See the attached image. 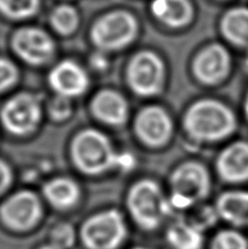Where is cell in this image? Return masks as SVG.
<instances>
[{"mask_svg": "<svg viewBox=\"0 0 248 249\" xmlns=\"http://www.w3.org/2000/svg\"><path fill=\"white\" fill-rule=\"evenodd\" d=\"M185 125L195 138L201 140H218L232 133L235 117L220 102L202 100L187 111Z\"/></svg>", "mask_w": 248, "mask_h": 249, "instance_id": "6da1fadb", "label": "cell"}, {"mask_svg": "<svg viewBox=\"0 0 248 249\" xmlns=\"http://www.w3.org/2000/svg\"><path fill=\"white\" fill-rule=\"evenodd\" d=\"M73 158L80 170L88 174H100L116 165L117 155L104 134L84 130L74 139Z\"/></svg>", "mask_w": 248, "mask_h": 249, "instance_id": "7a4b0ae2", "label": "cell"}, {"mask_svg": "<svg viewBox=\"0 0 248 249\" xmlns=\"http://www.w3.org/2000/svg\"><path fill=\"white\" fill-rule=\"evenodd\" d=\"M128 203L136 223L147 230L157 228L165 214L170 212L169 203L164 199L160 189L151 180H142L134 185Z\"/></svg>", "mask_w": 248, "mask_h": 249, "instance_id": "3957f363", "label": "cell"}, {"mask_svg": "<svg viewBox=\"0 0 248 249\" xmlns=\"http://www.w3.org/2000/svg\"><path fill=\"white\" fill-rule=\"evenodd\" d=\"M138 22L131 12L123 9L106 12L95 22L91 31L94 43L105 50L128 45L136 34Z\"/></svg>", "mask_w": 248, "mask_h": 249, "instance_id": "277c9868", "label": "cell"}, {"mask_svg": "<svg viewBox=\"0 0 248 249\" xmlns=\"http://www.w3.org/2000/svg\"><path fill=\"white\" fill-rule=\"evenodd\" d=\"M173 196L169 209H186L204 198L209 191V177L197 163H186L177 168L172 177Z\"/></svg>", "mask_w": 248, "mask_h": 249, "instance_id": "5b68a950", "label": "cell"}, {"mask_svg": "<svg viewBox=\"0 0 248 249\" xmlns=\"http://www.w3.org/2000/svg\"><path fill=\"white\" fill-rule=\"evenodd\" d=\"M125 236L123 218L116 211L91 216L82 228V240L88 249H117Z\"/></svg>", "mask_w": 248, "mask_h": 249, "instance_id": "8992f818", "label": "cell"}, {"mask_svg": "<svg viewBox=\"0 0 248 249\" xmlns=\"http://www.w3.org/2000/svg\"><path fill=\"white\" fill-rule=\"evenodd\" d=\"M128 79L136 94L142 96L157 94L164 79V66L160 58L151 51L134 56L129 65Z\"/></svg>", "mask_w": 248, "mask_h": 249, "instance_id": "52a82bcc", "label": "cell"}, {"mask_svg": "<svg viewBox=\"0 0 248 249\" xmlns=\"http://www.w3.org/2000/svg\"><path fill=\"white\" fill-rule=\"evenodd\" d=\"M40 118V107L35 97L21 94L10 100L1 111L5 128L16 135L28 134L35 128Z\"/></svg>", "mask_w": 248, "mask_h": 249, "instance_id": "ba28073f", "label": "cell"}, {"mask_svg": "<svg viewBox=\"0 0 248 249\" xmlns=\"http://www.w3.org/2000/svg\"><path fill=\"white\" fill-rule=\"evenodd\" d=\"M16 53L32 65H41L50 60L55 46L50 36L39 28H22L15 34Z\"/></svg>", "mask_w": 248, "mask_h": 249, "instance_id": "9c48e42d", "label": "cell"}, {"mask_svg": "<svg viewBox=\"0 0 248 249\" xmlns=\"http://www.w3.org/2000/svg\"><path fill=\"white\" fill-rule=\"evenodd\" d=\"M5 223L15 230H27L38 221L40 204L31 192H19L10 197L1 208Z\"/></svg>", "mask_w": 248, "mask_h": 249, "instance_id": "30bf717a", "label": "cell"}, {"mask_svg": "<svg viewBox=\"0 0 248 249\" xmlns=\"http://www.w3.org/2000/svg\"><path fill=\"white\" fill-rule=\"evenodd\" d=\"M135 128L143 142L150 146H160L170 136L172 122L160 107L151 106L140 112Z\"/></svg>", "mask_w": 248, "mask_h": 249, "instance_id": "8fae6325", "label": "cell"}, {"mask_svg": "<svg viewBox=\"0 0 248 249\" xmlns=\"http://www.w3.org/2000/svg\"><path fill=\"white\" fill-rule=\"evenodd\" d=\"M230 68V56L220 45H212L202 51L196 58L194 71L198 79L213 84L223 79Z\"/></svg>", "mask_w": 248, "mask_h": 249, "instance_id": "7c38bea8", "label": "cell"}, {"mask_svg": "<svg viewBox=\"0 0 248 249\" xmlns=\"http://www.w3.org/2000/svg\"><path fill=\"white\" fill-rule=\"evenodd\" d=\"M51 87L60 96H77L88 87V77L84 71L72 61H63L56 66L49 77Z\"/></svg>", "mask_w": 248, "mask_h": 249, "instance_id": "4fadbf2b", "label": "cell"}, {"mask_svg": "<svg viewBox=\"0 0 248 249\" xmlns=\"http://www.w3.org/2000/svg\"><path fill=\"white\" fill-rule=\"evenodd\" d=\"M221 177L231 182L248 180V143L235 142L224 150L218 160Z\"/></svg>", "mask_w": 248, "mask_h": 249, "instance_id": "5bb4252c", "label": "cell"}, {"mask_svg": "<svg viewBox=\"0 0 248 249\" xmlns=\"http://www.w3.org/2000/svg\"><path fill=\"white\" fill-rule=\"evenodd\" d=\"M150 10L156 18L173 28L186 26L194 18L191 0H152Z\"/></svg>", "mask_w": 248, "mask_h": 249, "instance_id": "9a60e30c", "label": "cell"}, {"mask_svg": "<svg viewBox=\"0 0 248 249\" xmlns=\"http://www.w3.org/2000/svg\"><path fill=\"white\" fill-rule=\"evenodd\" d=\"M92 111L102 122L111 125H121L126 118V102L116 91L105 90L92 101Z\"/></svg>", "mask_w": 248, "mask_h": 249, "instance_id": "2e32d148", "label": "cell"}, {"mask_svg": "<svg viewBox=\"0 0 248 249\" xmlns=\"http://www.w3.org/2000/svg\"><path fill=\"white\" fill-rule=\"evenodd\" d=\"M221 31L236 45H248V7L236 6L228 10L221 18Z\"/></svg>", "mask_w": 248, "mask_h": 249, "instance_id": "e0dca14e", "label": "cell"}, {"mask_svg": "<svg viewBox=\"0 0 248 249\" xmlns=\"http://www.w3.org/2000/svg\"><path fill=\"white\" fill-rule=\"evenodd\" d=\"M218 212L235 225L248 226V192H228L218 201Z\"/></svg>", "mask_w": 248, "mask_h": 249, "instance_id": "ac0fdd59", "label": "cell"}, {"mask_svg": "<svg viewBox=\"0 0 248 249\" xmlns=\"http://www.w3.org/2000/svg\"><path fill=\"white\" fill-rule=\"evenodd\" d=\"M167 240L173 249H201L203 236L195 224L177 221L168 229Z\"/></svg>", "mask_w": 248, "mask_h": 249, "instance_id": "d6986e66", "label": "cell"}, {"mask_svg": "<svg viewBox=\"0 0 248 249\" xmlns=\"http://www.w3.org/2000/svg\"><path fill=\"white\" fill-rule=\"evenodd\" d=\"M44 194L55 207L67 208L77 202L78 187L72 180L58 178L44 187Z\"/></svg>", "mask_w": 248, "mask_h": 249, "instance_id": "ffe728a7", "label": "cell"}, {"mask_svg": "<svg viewBox=\"0 0 248 249\" xmlns=\"http://www.w3.org/2000/svg\"><path fill=\"white\" fill-rule=\"evenodd\" d=\"M50 22L55 31L66 36L75 31L79 23V15L74 6L63 2L53 7L50 14Z\"/></svg>", "mask_w": 248, "mask_h": 249, "instance_id": "44dd1931", "label": "cell"}, {"mask_svg": "<svg viewBox=\"0 0 248 249\" xmlns=\"http://www.w3.org/2000/svg\"><path fill=\"white\" fill-rule=\"evenodd\" d=\"M40 0H0V14L11 19H24L34 16Z\"/></svg>", "mask_w": 248, "mask_h": 249, "instance_id": "7402d4cb", "label": "cell"}, {"mask_svg": "<svg viewBox=\"0 0 248 249\" xmlns=\"http://www.w3.org/2000/svg\"><path fill=\"white\" fill-rule=\"evenodd\" d=\"M212 249H248V243L242 235L235 231H223L212 242Z\"/></svg>", "mask_w": 248, "mask_h": 249, "instance_id": "603a6c76", "label": "cell"}, {"mask_svg": "<svg viewBox=\"0 0 248 249\" xmlns=\"http://www.w3.org/2000/svg\"><path fill=\"white\" fill-rule=\"evenodd\" d=\"M74 231L67 224L56 226L50 233V245L58 249H70L74 245Z\"/></svg>", "mask_w": 248, "mask_h": 249, "instance_id": "cb8c5ba5", "label": "cell"}, {"mask_svg": "<svg viewBox=\"0 0 248 249\" xmlns=\"http://www.w3.org/2000/svg\"><path fill=\"white\" fill-rule=\"evenodd\" d=\"M17 79V71L10 61L0 57V90L14 84Z\"/></svg>", "mask_w": 248, "mask_h": 249, "instance_id": "d4e9b609", "label": "cell"}, {"mask_svg": "<svg viewBox=\"0 0 248 249\" xmlns=\"http://www.w3.org/2000/svg\"><path fill=\"white\" fill-rule=\"evenodd\" d=\"M51 114L53 118H66L70 113V105H68L66 97L60 96L51 104L50 107Z\"/></svg>", "mask_w": 248, "mask_h": 249, "instance_id": "484cf974", "label": "cell"}, {"mask_svg": "<svg viewBox=\"0 0 248 249\" xmlns=\"http://www.w3.org/2000/svg\"><path fill=\"white\" fill-rule=\"evenodd\" d=\"M10 179H11V174H10V169L4 162L0 160V192L4 191L9 185Z\"/></svg>", "mask_w": 248, "mask_h": 249, "instance_id": "4316f807", "label": "cell"}, {"mask_svg": "<svg viewBox=\"0 0 248 249\" xmlns=\"http://www.w3.org/2000/svg\"><path fill=\"white\" fill-rule=\"evenodd\" d=\"M39 249H58V248L53 247V245H48V246H44V247H41V248H39Z\"/></svg>", "mask_w": 248, "mask_h": 249, "instance_id": "83f0119b", "label": "cell"}, {"mask_svg": "<svg viewBox=\"0 0 248 249\" xmlns=\"http://www.w3.org/2000/svg\"><path fill=\"white\" fill-rule=\"evenodd\" d=\"M246 113H247V117H248V95H247V99H246Z\"/></svg>", "mask_w": 248, "mask_h": 249, "instance_id": "f1b7e54d", "label": "cell"}, {"mask_svg": "<svg viewBox=\"0 0 248 249\" xmlns=\"http://www.w3.org/2000/svg\"><path fill=\"white\" fill-rule=\"evenodd\" d=\"M133 249H147V248H143V247H136V248H133Z\"/></svg>", "mask_w": 248, "mask_h": 249, "instance_id": "f546056e", "label": "cell"}]
</instances>
